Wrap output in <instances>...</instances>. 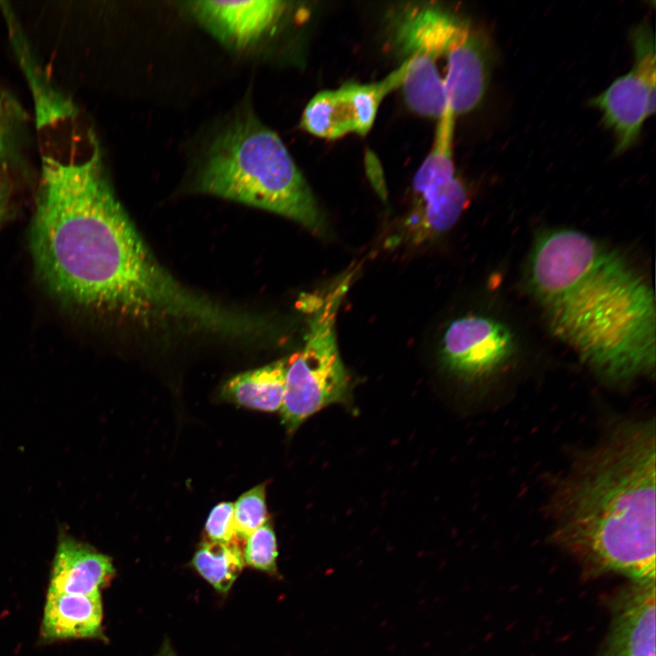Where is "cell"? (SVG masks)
<instances>
[{
	"label": "cell",
	"instance_id": "obj_1",
	"mask_svg": "<svg viewBox=\"0 0 656 656\" xmlns=\"http://www.w3.org/2000/svg\"><path fill=\"white\" fill-rule=\"evenodd\" d=\"M82 159L45 154L31 251L46 286L67 303L229 332L232 310L179 282L150 252L117 199L96 137Z\"/></svg>",
	"mask_w": 656,
	"mask_h": 656
},
{
	"label": "cell",
	"instance_id": "obj_2",
	"mask_svg": "<svg viewBox=\"0 0 656 656\" xmlns=\"http://www.w3.org/2000/svg\"><path fill=\"white\" fill-rule=\"evenodd\" d=\"M526 284L553 333L606 379L651 373L656 311L646 277L618 251L572 229L536 240Z\"/></svg>",
	"mask_w": 656,
	"mask_h": 656
},
{
	"label": "cell",
	"instance_id": "obj_3",
	"mask_svg": "<svg viewBox=\"0 0 656 656\" xmlns=\"http://www.w3.org/2000/svg\"><path fill=\"white\" fill-rule=\"evenodd\" d=\"M555 538L597 573L655 582V425L615 429L561 485Z\"/></svg>",
	"mask_w": 656,
	"mask_h": 656
},
{
	"label": "cell",
	"instance_id": "obj_4",
	"mask_svg": "<svg viewBox=\"0 0 656 656\" xmlns=\"http://www.w3.org/2000/svg\"><path fill=\"white\" fill-rule=\"evenodd\" d=\"M197 190L284 216L313 232L324 229L312 189L284 143L251 113L214 138Z\"/></svg>",
	"mask_w": 656,
	"mask_h": 656
},
{
	"label": "cell",
	"instance_id": "obj_5",
	"mask_svg": "<svg viewBox=\"0 0 656 656\" xmlns=\"http://www.w3.org/2000/svg\"><path fill=\"white\" fill-rule=\"evenodd\" d=\"M355 271L348 272L321 299L308 320L301 351L287 359L282 423L292 433L327 405L343 402L348 377L336 342L335 321Z\"/></svg>",
	"mask_w": 656,
	"mask_h": 656
},
{
	"label": "cell",
	"instance_id": "obj_6",
	"mask_svg": "<svg viewBox=\"0 0 656 656\" xmlns=\"http://www.w3.org/2000/svg\"><path fill=\"white\" fill-rule=\"evenodd\" d=\"M455 120L456 116L447 108L437 119L433 147L413 179V206L405 231L414 244L449 231L468 201L466 187L456 175L454 164Z\"/></svg>",
	"mask_w": 656,
	"mask_h": 656
},
{
	"label": "cell",
	"instance_id": "obj_7",
	"mask_svg": "<svg viewBox=\"0 0 656 656\" xmlns=\"http://www.w3.org/2000/svg\"><path fill=\"white\" fill-rule=\"evenodd\" d=\"M630 40L634 53L631 69L590 101L602 113L606 126L613 130L617 154L635 144L645 119L656 108L655 40L650 25L636 26Z\"/></svg>",
	"mask_w": 656,
	"mask_h": 656
},
{
	"label": "cell",
	"instance_id": "obj_8",
	"mask_svg": "<svg viewBox=\"0 0 656 656\" xmlns=\"http://www.w3.org/2000/svg\"><path fill=\"white\" fill-rule=\"evenodd\" d=\"M405 70L406 62L402 61L382 80L368 84L349 82L336 89L317 93L302 112L301 127L312 135L327 139L349 133L366 135L381 102L400 87Z\"/></svg>",
	"mask_w": 656,
	"mask_h": 656
},
{
	"label": "cell",
	"instance_id": "obj_9",
	"mask_svg": "<svg viewBox=\"0 0 656 656\" xmlns=\"http://www.w3.org/2000/svg\"><path fill=\"white\" fill-rule=\"evenodd\" d=\"M515 341L502 323L485 316H466L447 327L442 341L445 363L466 379L486 377L499 369L514 352Z\"/></svg>",
	"mask_w": 656,
	"mask_h": 656
},
{
	"label": "cell",
	"instance_id": "obj_10",
	"mask_svg": "<svg viewBox=\"0 0 656 656\" xmlns=\"http://www.w3.org/2000/svg\"><path fill=\"white\" fill-rule=\"evenodd\" d=\"M288 2L193 1L189 13L222 43L242 49L270 33L288 9Z\"/></svg>",
	"mask_w": 656,
	"mask_h": 656
},
{
	"label": "cell",
	"instance_id": "obj_11",
	"mask_svg": "<svg viewBox=\"0 0 656 656\" xmlns=\"http://www.w3.org/2000/svg\"><path fill=\"white\" fill-rule=\"evenodd\" d=\"M611 620L598 656H655V582H631L610 602Z\"/></svg>",
	"mask_w": 656,
	"mask_h": 656
},
{
	"label": "cell",
	"instance_id": "obj_12",
	"mask_svg": "<svg viewBox=\"0 0 656 656\" xmlns=\"http://www.w3.org/2000/svg\"><path fill=\"white\" fill-rule=\"evenodd\" d=\"M493 58L488 36L468 20L445 76L447 105L456 117L480 105L487 89Z\"/></svg>",
	"mask_w": 656,
	"mask_h": 656
},
{
	"label": "cell",
	"instance_id": "obj_13",
	"mask_svg": "<svg viewBox=\"0 0 656 656\" xmlns=\"http://www.w3.org/2000/svg\"><path fill=\"white\" fill-rule=\"evenodd\" d=\"M115 574L111 559L67 533L59 536L48 590L89 595L100 593Z\"/></svg>",
	"mask_w": 656,
	"mask_h": 656
},
{
	"label": "cell",
	"instance_id": "obj_14",
	"mask_svg": "<svg viewBox=\"0 0 656 656\" xmlns=\"http://www.w3.org/2000/svg\"><path fill=\"white\" fill-rule=\"evenodd\" d=\"M100 593L80 595L48 590L41 636L46 641L95 639L102 635Z\"/></svg>",
	"mask_w": 656,
	"mask_h": 656
},
{
	"label": "cell",
	"instance_id": "obj_15",
	"mask_svg": "<svg viewBox=\"0 0 656 656\" xmlns=\"http://www.w3.org/2000/svg\"><path fill=\"white\" fill-rule=\"evenodd\" d=\"M2 10L6 22H8L10 37L20 60V65L32 89L37 128H46L68 117H74L76 114L74 104L53 88L46 79L45 75L41 74L42 71L33 59L21 30L6 4L2 6Z\"/></svg>",
	"mask_w": 656,
	"mask_h": 656
},
{
	"label": "cell",
	"instance_id": "obj_16",
	"mask_svg": "<svg viewBox=\"0 0 656 656\" xmlns=\"http://www.w3.org/2000/svg\"><path fill=\"white\" fill-rule=\"evenodd\" d=\"M287 359H280L258 369L239 374L226 383L225 399L240 405L266 412L282 405Z\"/></svg>",
	"mask_w": 656,
	"mask_h": 656
},
{
	"label": "cell",
	"instance_id": "obj_17",
	"mask_svg": "<svg viewBox=\"0 0 656 656\" xmlns=\"http://www.w3.org/2000/svg\"><path fill=\"white\" fill-rule=\"evenodd\" d=\"M192 565L214 589L227 592L244 566L240 541H203L193 557Z\"/></svg>",
	"mask_w": 656,
	"mask_h": 656
},
{
	"label": "cell",
	"instance_id": "obj_18",
	"mask_svg": "<svg viewBox=\"0 0 656 656\" xmlns=\"http://www.w3.org/2000/svg\"><path fill=\"white\" fill-rule=\"evenodd\" d=\"M242 554L244 564L270 574H276L278 548L270 520L245 538Z\"/></svg>",
	"mask_w": 656,
	"mask_h": 656
},
{
	"label": "cell",
	"instance_id": "obj_19",
	"mask_svg": "<svg viewBox=\"0 0 656 656\" xmlns=\"http://www.w3.org/2000/svg\"><path fill=\"white\" fill-rule=\"evenodd\" d=\"M234 506V525L240 538L249 535L268 521L265 484L242 494Z\"/></svg>",
	"mask_w": 656,
	"mask_h": 656
},
{
	"label": "cell",
	"instance_id": "obj_20",
	"mask_svg": "<svg viewBox=\"0 0 656 656\" xmlns=\"http://www.w3.org/2000/svg\"><path fill=\"white\" fill-rule=\"evenodd\" d=\"M205 532L209 539L212 541H240L234 525V506L232 503L222 502L212 508L205 525Z\"/></svg>",
	"mask_w": 656,
	"mask_h": 656
},
{
	"label": "cell",
	"instance_id": "obj_21",
	"mask_svg": "<svg viewBox=\"0 0 656 656\" xmlns=\"http://www.w3.org/2000/svg\"><path fill=\"white\" fill-rule=\"evenodd\" d=\"M19 117L15 102L0 91V165L6 160L12 149Z\"/></svg>",
	"mask_w": 656,
	"mask_h": 656
},
{
	"label": "cell",
	"instance_id": "obj_22",
	"mask_svg": "<svg viewBox=\"0 0 656 656\" xmlns=\"http://www.w3.org/2000/svg\"><path fill=\"white\" fill-rule=\"evenodd\" d=\"M2 165H0L1 168ZM8 203V189L7 183L3 176L2 169H0V224L4 220V218L7 211Z\"/></svg>",
	"mask_w": 656,
	"mask_h": 656
},
{
	"label": "cell",
	"instance_id": "obj_23",
	"mask_svg": "<svg viewBox=\"0 0 656 656\" xmlns=\"http://www.w3.org/2000/svg\"><path fill=\"white\" fill-rule=\"evenodd\" d=\"M157 656H177L169 642H165Z\"/></svg>",
	"mask_w": 656,
	"mask_h": 656
}]
</instances>
